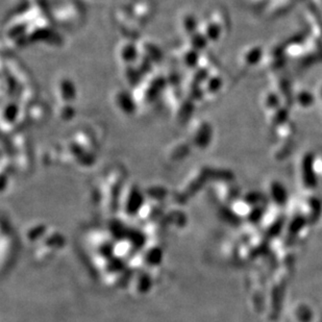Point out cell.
<instances>
[{
	"instance_id": "7a4b0ae2",
	"label": "cell",
	"mask_w": 322,
	"mask_h": 322,
	"mask_svg": "<svg viewBox=\"0 0 322 322\" xmlns=\"http://www.w3.org/2000/svg\"><path fill=\"white\" fill-rule=\"evenodd\" d=\"M111 102L114 109L124 117H131L139 109L133 92L128 88H116L111 94Z\"/></svg>"
},
{
	"instance_id": "3957f363",
	"label": "cell",
	"mask_w": 322,
	"mask_h": 322,
	"mask_svg": "<svg viewBox=\"0 0 322 322\" xmlns=\"http://www.w3.org/2000/svg\"><path fill=\"white\" fill-rule=\"evenodd\" d=\"M58 103H74L77 97V88L74 81L68 75L59 76L53 86Z\"/></svg>"
},
{
	"instance_id": "9c48e42d",
	"label": "cell",
	"mask_w": 322,
	"mask_h": 322,
	"mask_svg": "<svg viewBox=\"0 0 322 322\" xmlns=\"http://www.w3.org/2000/svg\"><path fill=\"white\" fill-rule=\"evenodd\" d=\"M199 53V51L192 48L191 46L186 45L185 47H182L178 52V63L181 67L187 69V70L193 71L200 63Z\"/></svg>"
},
{
	"instance_id": "277c9868",
	"label": "cell",
	"mask_w": 322,
	"mask_h": 322,
	"mask_svg": "<svg viewBox=\"0 0 322 322\" xmlns=\"http://www.w3.org/2000/svg\"><path fill=\"white\" fill-rule=\"evenodd\" d=\"M116 59L121 67L136 65L140 58L139 46L131 39H125L118 43L116 47Z\"/></svg>"
},
{
	"instance_id": "6da1fadb",
	"label": "cell",
	"mask_w": 322,
	"mask_h": 322,
	"mask_svg": "<svg viewBox=\"0 0 322 322\" xmlns=\"http://www.w3.org/2000/svg\"><path fill=\"white\" fill-rule=\"evenodd\" d=\"M213 129L211 123L204 119L191 120L188 126V138L194 149H205L212 142Z\"/></svg>"
},
{
	"instance_id": "30bf717a",
	"label": "cell",
	"mask_w": 322,
	"mask_h": 322,
	"mask_svg": "<svg viewBox=\"0 0 322 322\" xmlns=\"http://www.w3.org/2000/svg\"><path fill=\"white\" fill-rule=\"evenodd\" d=\"M21 109L19 108L17 102L9 101L3 110V124L4 126L7 125H16V122H18L20 117Z\"/></svg>"
},
{
	"instance_id": "ba28073f",
	"label": "cell",
	"mask_w": 322,
	"mask_h": 322,
	"mask_svg": "<svg viewBox=\"0 0 322 322\" xmlns=\"http://www.w3.org/2000/svg\"><path fill=\"white\" fill-rule=\"evenodd\" d=\"M200 20L192 12H185L179 16L178 26L186 39L197 33L200 29Z\"/></svg>"
},
{
	"instance_id": "8992f818",
	"label": "cell",
	"mask_w": 322,
	"mask_h": 322,
	"mask_svg": "<svg viewBox=\"0 0 322 322\" xmlns=\"http://www.w3.org/2000/svg\"><path fill=\"white\" fill-rule=\"evenodd\" d=\"M138 46H139L140 57L147 60L154 66L163 61L162 48L156 43L150 40H142L141 43H138Z\"/></svg>"
},
{
	"instance_id": "52a82bcc",
	"label": "cell",
	"mask_w": 322,
	"mask_h": 322,
	"mask_svg": "<svg viewBox=\"0 0 322 322\" xmlns=\"http://www.w3.org/2000/svg\"><path fill=\"white\" fill-rule=\"evenodd\" d=\"M131 15L133 19L142 26L151 20L154 14V6L147 0H140L131 7Z\"/></svg>"
},
{
	"instance_id": "8fae6325",
	"label": "cell",
	"mask_w": 322,
	"mask_h": 322,
	"mask_svg": "<svg viewBox=\"0 0 322 322\" xmlns=\"http://www.w3.org/2000/svg\"><path fill=\"white\" fill-rule=\"evenodd\" d=\"M56 113L57 117L62 122H69L75 117L76 109L74 108L73 103H58Z\"/></svg>"
},
{
	"instance_id": "5b68a950",
	"label": "cell",
	"mask_w": 322,
	"mask_h": 322,
	"mask_svg": "<svg viewBox=\"0 0 322 322\" xmlns=\"http://www.w3.org/2000/svg\"><path fill=\"white\" fill-rule=\"evenodd\" d=\"M192 149L193 147L188 139L175 140L166 148V158L172 162H178V160L185 159Z\"/></svg>"
},
{
	"instance_id": "7c38bea8",
	"label": "cell",
	"mask_w": 322,
	"mask_h": 322,
	"mask_svg": "<svg viewBox=\"0 0 322 322\" xmlns=\"http://www.w3.org/2000/svg\"><path fill=\"white\" fill-rule=\"evenodd\" d=\"M30 119L33 122L36 123H41L45 120L46 118V109L44 105L37 104L34 106V109L30 112Z\"/></svg>"
}]
</instances>
